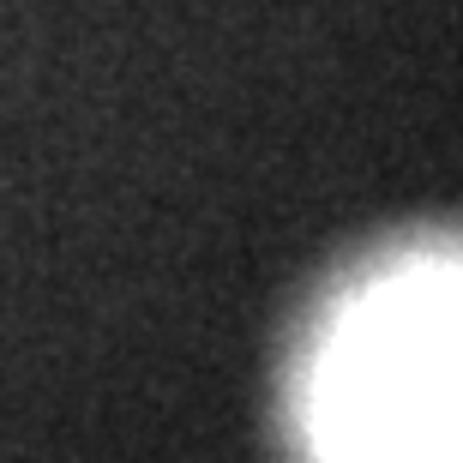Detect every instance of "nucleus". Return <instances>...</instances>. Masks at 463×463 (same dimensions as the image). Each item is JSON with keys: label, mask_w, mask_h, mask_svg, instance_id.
<instances>
[{"label": "nucleus", "mask_w": 463, "mask_h": 463, "mask_svg": "<svg viewBox=\"0 0 463 463\" xmlns=\"http://www.w3.org/2000/svg\"><path fill=\"white\" fill-rule=\"evenodd\" d=\"M331 446L344 463H463V283H415L349 331Z\"/></svg>", "instance_id": "obj_1"}]
</instances>
